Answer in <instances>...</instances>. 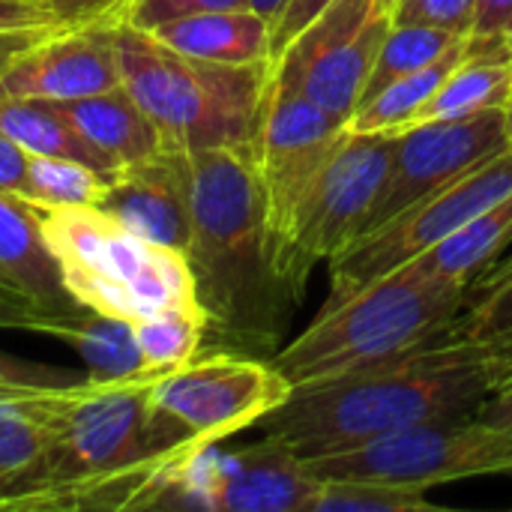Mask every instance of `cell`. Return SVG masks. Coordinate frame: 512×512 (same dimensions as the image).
Here are the masks:
<instances>
[{
  "label": "cell",
  "instance_id": "7c38bea8",
  "mask_svg": "<svg viewBox=\"0 0 512 512\" xmlns=\"http://www.w3.org/2000/svg\"><path fill=\"white\" fill-rule=\"evenodd\" d=\"M345 129L348 120L324 111L276 75L270 78L252 156L264 195L276 267L279 252L300 213V204Z\"/></svg>",
  "mask_w": 512,
  "mask_h": 512
},
{
  "label": "cell",
  "instance_id": "4316f807",
  "mask_svg": "<svg viewBox=\"0 0 512 512\" xmlns=\"http://www.w3.org/2000/svg\"><path fill=\"white\" fill-rule=\"evenodd\" d=\"M207 333V315L198 303L159 309L135 321V339L144 366L156 375H168L201 354Z\"/></svg>",
  "mask_w": 512,
  "mask_h": 512
},
{
  "label": "cell",
  "instance_id": "ab89813d",
  "mask_svg": "<svg viewBox=\"0 0 512 512\" xmlns=\"http://www.w3.org/2000/svg\"><path fill=\"white\" fill-rule=\"evenodd\" d=\"M39 312H33L24 300H18L3 282H0V327H21L27 330L30 321H36Z\"/></svg>",
  "mask_w": 512,
  "mask_h": 512
},
{
  "label": "cell",
  "instance_id": "8d00e7d4",
  "mask_svg": "<svg viewBox=\"0 0 512 512\" xmlns=\"http://www.w3.org/2000/svg\"><path fill=\"white\" fill-rule=\"evenodd\" d=\"M36 27H57V21L39 0H0V33Z\"/></svg>",
  "mask_w": 512,
  "mask_h": 512
},
{
  "label": "cell",
  "instance_id": "8992f818",
  "mask_svg": "<svg viewBox=\"0 0 512 512\" xmlns=\"http://www.w3.org/2000/svg\"><path fill=\"white\" fill-rule=\"evenodd\" d=\"M294 384L264 357L198 354L150 387V453L174 459L258 426Z\"/></svg>",
  "mask_w": 512,
  "mask_h": 512
},
{
  "label": "cell",
  "instance_id": "3957f363",
  "mask_svg": "<svg viewBox=\"0 0 512 512\" xmlns=\"http://www.w3.org/2000/svg\"><path fill=\"white\" fill-rule=\"evenodd\" d=\"M468 282L435 279L414 264L378 276L315 321L270 363L294 384L336 378L438 339L468 300Z\"/></svg>",
  "mask_w": 512,
  "mask_h": 512
},
{
  "label": "cell",
  "instance_id": "f1b7e54d",
  "mask_svg": "<svg viewBox=\"0 0 512 512\" xmlns=\"http://www.w3.org/2000/svg\"><path fill=\"white\" fill-rule=\"evenodd\" d=\"M312 512H438L426 489L375 480H321Z\"/></svg>",
  "mask_w": 512,
  "mask_h": 512
},
{
  "label": "cell",
  "instance_id": "d6986e66",
  "mask_svg": "<svg viewBox=\"0 0 512 512\" xmlns=\"http://www.w3.org/2000/svg\"><path fill=\"white\" fill-rule=\"evenodd\" d=\"M75 132L108 162L111 171L162 153V138L144 108L120 84L72 102H57Z\"/></svg>",
  "mask_w": 512,
  "mask_h": 512
},
{
  "label": "cell",
  "instance_id": "30bf717a",
  "mask_svg": "<svg viewBox=\"0 0 512 512\" xmlns=\"http://www.w3.org/2000/svg\"><path fill=\"white\" fill-rule=\"evenodd\" d=\"M507 192H512V144L330 258V297L324 306H336L378 276L426 255L471 225Z\"/></svg>",
  "mask_w": 512,
  "mask_h": 512
},
{
  "label": "cell",
  "instance_id": "d590c367",
  "mask_svg": "<svg viewBox=\"0 0 512 512\" xmlns=\"http://www.w3.org/2000/svg\"><path fill=\"white\" fill-rule=\"evenodd\" d=\"M27 168H30V153H24L15 141H9L0 132V192L27 201Z\"/></svg>",
  "mask_w": 512,
  "mask_h": 512
},
{
  "label": "cell",
  "instance_id": "ba28073f",
  "mask_svg": "<svg viewBox=\"0 0 512 512\" xmlns=\"http://www.w3.org/2000/svg\"><path fill=\"white\" fill-rule=\"evenodd\" d=\"M309 474L330 480H375L432 489L453 480L512 474V435L477 417L417 423L351 450L303 459Z\"/></svg>",
  "mask_w": 512,
  "mask_h": 512
},
{
  "label": "cell",
  "instance_id": "d4e9b609",
  "mask_svg": "<svg viewBox=\"0 0 512 512\" xmlns=\"http://www.w3.org/2000/svg\"><path fill=\"white\" fill-rule=\"evenodd\" d=\"M468 57V39L459 42L453 51H447L441 60H435L426 69H417L384 90H378L372 99H366L348 120L351 132H378V135H396L447 81V75Z\"/></svg>",
  "mask_w": 512,
  "mask_h": 512
},
{
  "label": "cell",
  "instance_id": "277c9868",
  "mask_svg": "<svg viewBox=\"0 0 512 512\" xmlns=\"http://www.w3.org/2000/svg\"><path fill=\"white\" fill-rule=\"evenodd\" d=\"M117 51L120 81L153 120L165 150L255 144L273 63L225 66L186 57L126 21L117 30Z\"/></svg>",
  "mask_w": 512,
  "mask_h": 512
},
{
  "label": "cell",
  "instance_id": "836d02e7",
  "mask_svg": "<svg viewBox=\"0 0 512 512\" xmlns=\"http://www.w3.org/2000/svg\"><path fill=\"white\" fill-rule=\"evenodd\" d=\"M512 15V0H474V24L468 42L474 48H510L504 30Z\"/></svg>",
  "mask_w": 512,
  "mask_h": 512
},
{
  "label": "cell",
  "instance_id": "60d3db41",
  "mask_svg": "<svg viewBox=\"0 0 512 512\" xmlns=\"http://www.w3.org/2000/svg\"><path fill=\"white\" fill-rule=\"evenodd\" d=\"M285 3H288V0H252V9H258V12H261L264 18H270V24H273V21L279 18V12L285 9Z\"/></svg>",
  "mask_w": 512,
  "mask_h": 512
},
{
  "label": "cell",
  "instance_id": "4dcf8cb0",
  "mask_svg": "<svg viewBox=\"0 0 512 512\" xmlns=\"http://www.w3.org/2000/svg\"><path fill=\"white\" fill-rule=\"evenodd\" d=\"M396 24H432L459 36L471 33L474 0H402L393 12Z\"/></svg>",
  "mask_w": 512,
  "mask_h": 512
},
{
  "label": "cell",
  "instance_id": "44dd1931",
  "mask_svg": "<svg viewBox=\"0 0 512 512\" xmlns=\"http://www.w3.org/2000/svg\"><path fill=\"white\" fill-rule=\"evenodd\" d=\"M510 96L512 48H474L468 42V57L402 129L432 120H465L486 111H504Z\"/></svg>",
  "mask_w": 512,
  "mask_h": 512
},
{
  "label": "cell",
  "instance_id": "5b68a950",
  "mask_svg": "<svg viewBox=\"0 0 512 512\" xmlns=\"http://www.w3.org/2000/svg\"><path fill=\"white\" fill-rule=\"evenodd\" d=\"M39 225L63 288L90 312L138 321L159 309L198 303L183 252L126 231L99 207L39 210Z\"/></svg>",
  "mask_w": 512,
  "mask_h": 512
},
{
  "label": "cell",
  "instance_id": "5bb4252c",
  "mask_svg": "<svg viewBox=\"0 0 512 512\" xmlns=\"http://www.w3.org/2000/svg\"><path fill=\"white\" fill-rule=\"evenodd\" d=\"M120 24L123 21H96L48 30L0 75V93L72 102L120 87Z\"/></svg>",
  "mask_w": 512,
  "mask_h": 512
},
{
  "label": "cell",
  "instance_id": "7402d4cb",
  "mask_svg": "<svg viewBox=\"0 0 512 512\" xmlns=\"http://www.w3.org/2000/svg\"><path fill=\"white\" fill-rule=\"evenodd\" d=\"M512 243V192L495 201L486 213H480L471 225L414 258L411 264L435 279L450 282H474L480 279Z\"/></svg>",
  "mask_w": 512,
  "mask_h": 512
},
{
  "label": "cell",
  "instance_id": "6da1fadb",
  "mask_svg": "<svg viewBox=\"0 0 512 512\" xmlns=\"http://www.w3.org/2000/svg\"><path fill=\"white\" fill-rule=\"evenodd\" d=\"M507 381V357L441 333L390 360L294 387L258 426L300 459H312L417 423L474 417Z\"/></svg>",
  "mask_w": 512,
  "mask_h": 512
},
{
  "label": "cell",
  "instance_id": "ac0fdd59",
  "mask_svg": "<svg viewBox=\"0 0 512 512\" xmlns=\"http://www.w3.org/2000/svg\"><path fill=\"white\" fill-rule=\"evenodd\" d=\"M27 330L66 342L87 369V381L120 384L135 378H159L144 366L135 321L81 309L75 315H39Z\"/></svg>",
  "mask_w": 512,
  "mask_h": 512
},
{
  "label": "cell",
  "instance_id": "2e32d148",
  "mask_svg": "<svg viewBox=\"0 0 512 512\" xmlns=\"http://www.w3.org/2000/svg\"><path fill=\"white\" fill-rule=\"evenodd\" d=\"M0 282L39 315H75L84 309L63 288L39 210L9 192H0Z\"/></svg>",
  "mask_w": 512,
  "mask_h": 512
},
{
  "label": "cell",
  "instance_id": "74e56055",
  "mask_svg": "<svg viewBox=\"0 0 512 512\" xmlns=\"http://www.w3.org/2000/svg\"><path fill=\"white\" fill-rule=\"evenodd\" d=\"M474 417L483 420V423L492 426V429H501V432H510L512 435V381H507L504 387H498V390L480 405V411H477Z\"/></svg>",
  "mask_w": 512,
  "mask_h": 512
},
{
  "label": "cell",
  "instance_id": "cb8c5ba5",
  "mask_svg": "<svg viewBox=\"0 0 512 512\" xmlns=\"http://www.w3.org/2000/svg\"><path fill=\"white\" fill-rule=\"evenodd\" d=\"M444 336L480 345L512 363V258L492 264L471 282L468 300Z\"/></svg>",
  "mask_w": 512,
  "mask_h": 512
},
{
  "label": "cell",
  "instance_id": "7a4b0ae2",
  "mask_svg": "<svg viewBox=\"0 0 512 512\" xmlns=\"http://www.w3.org/2000/svg\"><path fill=\"white\" fill-rule=\"evenodd\" d=\"M192 234L186 261L207 315L204 342L270 360L300 297L282 279L252 147L189 153Z\"/></svg>",
  "mask_w": 512,
  "mask_h": 512
},
{
  "label": "cell",
  "instance_id": "e575fe53",
  "mask_svg": "<svg viewBox=\"0 0 512 512\" xmlns=\"http://www.w3.org/2000/svg\"><path fill=\"white\" fill-rule=\"evenodd\" d=\"M333 0H288L279 18L273 21V60L282 54V48L318 15L330 6Z\"/></svg>",
  "mask_w": 512,
  "mask_h": 512
},
{
  "label": "cell",
  "instance_id": "7bdbcfd3",
  "mask_svg": "<svg viewBox=\"0 0 512 512\" xmlns=\"http://www.w3.org/2000/svg\"><path fill=\"white\" fill-rule=\"evenodd\" d=\"M399 3H402V0H378V6H381V9H387L390 15L396 12V6H399Z\"/></svg>",
  "mask_w": 512,
  "mask_h": 512
},
{
  "label": "cell",
  "instance_id": "9c48e42d",
  "mask_svg": "<svg viewBox=\"0 0 512 512\" xmlns=\"http://www.w3.org/2000/svg\"><path fill=\"white\" fill-rule=\"evenodd\" d=\"M393 162V135L351 132L336 141L315 183L309 186L294 228L279 252V273L303 300L318 261L336 258L357 237L384 192Z\"/></svg>",
  "mask_w": 512,
  "mask_h": 512
},
{
  "label": "cell",
  "instance_id": "f35d334b",
  "mask_svg": "<svg viewBox=\"0 0 512 512\" xmlns=\"http://www.w3.org/2000/svg\"><path fill=\"white\" fill-rule=\"evenodd\" d=\"M48 30H54V27H36V30H3L0 33V75L27 51V48H33Z\"/></svg>",
  "mask_w": 512,
  "mask_h": 512
},
{
  "label": "cell",
  "instance_id": "8fae6325",
  "mask_svg": "<svg viewBox=\"0 0 512 512\" xmlns=\"http://www.w3.org/2000/svg\"><path fill=\"white\" fill-rule=\"evenodd\" d=\"M393 15L378 0H333L273 60V75L351 120Z\"/></svg>",
  "mask_w": 512,
  "mask_h": 512
},
{
  "label": "cell",
  "instance_id": "b9f144b4",
  "mask_svg": "<svg viewBox=\"0 0 512 512\" xmlns=\"http://www.w3.org/2000/svg\"><path fill=\"white\" fill-rule=\"evenodd\" d=\"M504 129H507V138L512 141V96L510 102L504 105Z\"/></svg>",
  "mask_w": 512,
  "mask_h": 512
},
{
  "label": "cell",
  "instance_id": "1f68e13d",
  "mask_svg": "<svg viewBox=\"0 0 512 512\" xmlns=\"http://www.w3.org/2000/svg\"><path fill=\"white\" fill-rule=\"evenodd\" d=\"M246 6H252V0H132L123 21L141 30H153L183 15L216 12V9H246Z\"/></svg>",
  "mask_w": 512,
  "mask_h": 512
},
{
  "label": "cell",
  "instance_id": "d6a6232c",
  "mask_svg": "<svg viewBox=\"0 0 512 512\" xmlns=\"http://www.w3.org/2000/svg\"><path fill=\"white\" fill-rule=\"evenodd\" d=\"M57 27H78L96 21H123L132 0H39Z\"/></svg>",
  "mask_w": 512,
  "mask_h": 512
},
{
  "label": "cell",
  "instance_id": "603a6c76",
  "mask_svg": "<svg viewBox=\"0 0 512 512\" xmlns=\"http://www.w3.org/2000/svg\"><path fill=\"white\" fill-rule=\"evenodd\" d=\"M0 132L30 156H66L111 174L108 162L75 132L57 102L0 93Z\"/></svg>",
  "mask_w": 512,
  "mask_h": 512
},
{
  "label": "cell",
  "instance_id": "484cf974",
  "mask_svg": "<svg viewBox=\"0 0 512 512\" xmlns=\"http://www.w3.org/2000/svg\"><path fill=\"white\" fill-rule=\"evenodd\" d=\"M468 36H459L453 30L444 27H432V24H396L390 27V33L384 36L378 57L372 63V72L366 78L360 105L366 99H372L378 90H384L387 84L432 66L435 60H441L447 51H453L459 42H465ZM357 105V108H360Z\"/></svg>",
  "mask_w": 512,
  "mask_h": 512
},
{
  "label": "cell",
  "instance_id": "ffe728a7",
  "mask_svg": "<svg viewBox=\"0 0 512 512\" xmlns=\"http://www.w3.org/2000/svg\"><path fill=\"white\" fill-rule=\"evenodd\" d=\"M48 444L39 393L0 396V510H36Z\"/></svg>",
  "mask_w": 512,
  "mask_h": 512
},
{
  "label": "cell",
  "instance_id": "ee69618b",
  "mask_svg": "<svg viewBox=\"0 0 512 512\" xmlns=\"http://www.w3.org/2000/svg\"><path fill=\"white\" fill-rule=\"evenodd\" d=\"M504 42L512 48V15H510V21H507V30H504Z\"/></svg>",
  "mask_w": 512,
  "mask_h": 512
},
{
  "label": "cell",
  "instance_id": "9a60e30c",
  "mask_svg": "<svg viewBox=\"0 0 512 512\" xmlns=\"http://www.w3.org/2000/svg\"><path fill=\"white\" fill-rule=\"evenodd\" d=\"M99 210L117 219L126 231L186 255L192 234L189 153L162 150L111 171Z\"/></svg>",
  "mask_w": 512,
  "mask_h": 512
},
{
  "label": "cell",
  "instance_id": "e0dca14e",
  "mask_svg": "<svg viewBox=\"0 0 512 512\" xmlns=\"http://www.w3.org/2000/svg\"><path fill=\"white\" fill-rule=\"evenodd\" d=\"M168 48L225 66L273 63V24L258 9H216L165 21L150 30Z\"/></svg>",
  "mask_w": 512,
  "mask_h": 512
},
{
  "label": "cell",
  "instance_id": "52a82bcc",
  "mask_svg": "<svg viewBox=\"0 0 512 512\" xmlns=\"http://www.w3.org/2000/svg\"><path fill=\"white\" fill-rule=\"evenodd\" d=\"M321 480L279 438L240 450L204 447L165 459L141 486L132 510L312 512Z\"/></svg>",
  "mask_w": 512,
  "mask_h": 512
},
{
  "label": "cell",
  "instance_id": "4fadbf2b",
  "mask_svg": "<svg viewBox=\"0 0 512 512\" xmlns=\"http://www.w3.org/2000/svg\"><path fill=\"white\" fill-rule=\"evenodd\" d=\"M510 144L504 111H486L465 120H432L396 132L390 174L363 234L381 228L474 165L504 153Z\"/></svg>",
  "mask_w": 512,
  "mask_h": 512
},
{
  "label": "cell",
  "instance_id": "f546056e",
  "mask_svg": "<svg viewBox=\"0 0 512 512\" xmlns=\"http://www.w3.org/2000/svg\"><path fill=\"white\" fill-rule=\"evenodd\" d=\"M81 381L84 378H75L63 366H51V363L0 351V396H33L45 390H63Z\"/></svg>",
  "mask_w": 512,
  "mask_h": 512
},
{
  "label": "cell",
  "instance_id": "83f0119b",
  "mask_svg": "<svg viewBox=\"0 0 512 512\" xmlns=\"http://www.w3.org/2000/svg\"><path fill=\"white\" fill-rule=\"evenodd\" d=\"M108 186V174L66 156H30L27 168V204L36 210L99 207Z\"/></svg>",
  "mask_w": 512,
  "mask_h": 512
}]
</instances>
